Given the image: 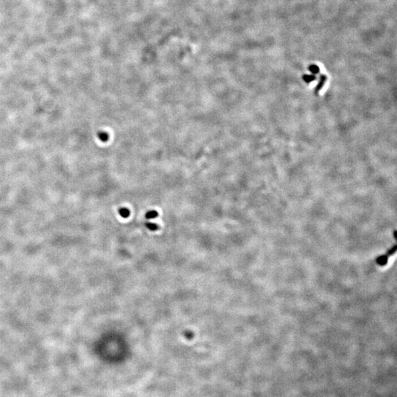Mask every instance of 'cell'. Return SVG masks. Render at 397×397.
<instances>
[{
  "mask_svg": "<svg viewBox=\"0 0 397 397\" xmlns=\"http://www.w3.org/2000/svg\"><path fill=\"white\" fill-rule=\"evenodd\" d=\"M396 249H397L396 245H394L391 249H389L388 252L385 253V255H381V256L377 257V259H376V262H377V264H378L379 266H386L387 263H388V257L391 256L392 255H394V254L396 252Z\"/></svg>",
  "mask_w": 397,
  "mask_h": 397,
  "instance_id": "6da1fadb",
  "label": "cell"
},
{
  "mask_svg": "<svg viewBox=\"0 0 397 397\" xmlns=\"http://www.w3.org/2000/svg\"><path fill=\"white\" fill-rule=\"evenodd\" d=\"M327 75H325V74H321L320 75L319 82H318L317 86H316V87H315V88L314 90L315 94H318V93L320 91L321 89L323 88V87H324V86L325 85V82H327Z\"/></svg>",
  "mask_w": 397,
  "mask_h": 397,
  "instance_id": "7a4b0ae2",
  "label": "cell"
},
{
  "mask_svg": "<svg viewBox=\"0 0 397 397\" xmlns=\"http://www.w3.org/2000/svg\"><path fill=\"white\" fill-rule=\"evenodd\" d=\"M119 213L120 216L122 217V218H128L129 216V215H130V211H129L128 208H121L119 209Z\"/></svg>",
  "mask_w": 397,
  "mask_h": 397,
  "instance_id": "3957f363",
  "label": "cell"
},
{
  "mask_svg": "<svg viewBox=\"0 0 397 397\" xmlns=\"http://www.w3.org/2000/svg\"><path fill=\"white\" fill-rule=\"evenodd\" d=\"M302 79L306 83H310L316 79V77L314 74H304Z\"/></svg>",
  "mask_w": 397,
  "mask_h": 397,
  "instance_id": "277c9868",
  "label": "cell"
},
{
  "mask_svg": "<svg viewBox=\"0 0 397 397\" xmlns=\"http://www.w3.org/2000/svg\"><path fill=\"white\" fill-rule=\"evenodd\" d=\"M98 137L102 142L105 143L107 142L108 139H109V135H108V134L106 133V132H99V133H98Z\"/></svg>",
  "mask_w": 397,
  "mask_h": 397,
  "instance_id": "5b68a950",
  "label": "cell"
},
{
  "mask_svg": "<svg viewBox=\"0 0 397 397\" xmlns=\"http://www.w3.org/2000/svg\"><path fill=\"white\" fill-rule=\"evenodd\" d=\"M308 70L310 71L312 74H314V75L318 74L320 72V69H319V67L317 65H315V64H311L310 65H309Z\"/></svg>",
  "mask_w": 397,
  "mask_h": 397,
  "instance_id": "8992f818",
  "label": "cell"
},
{
  "mask_svg": "<svg viewBox=\"0 0 397 397\" xmlns=\"http://www.w3.org/2000/svg\"><path fill=\"white\" fill-rule=\"evenodd\" d=\"M158 216V213L156 210H150L146 213V218L148 219H153Z\"/></svg>",
  "mask_w": 397,
  "mask_h": 397,
  "instance_id": "52a82bcc",
  "label": "cell"
},
{
  "mask_svg": "<svg viewBox=\"0 0 397 397\" xmlns=\"http://www.w3.org/2000/svg\"><path fill=\"white\" fill-rule=\"evenodd\" d=\"M146 226L149 230H151V231H156V230H158L159 228L158 224L152 223V222H146Z\"/></svg>",
  "mask_w": 397,
  "mask_h": 397,
  "instance_id": "ba28073f",
  "label": "cell"
},
{
  "mask_svg": "<svg viewBox=\"0 0 397 397\" xmlns=\"http://www.w3.org/2000/svg\"><path fill=\"white\" fill-rule=\"evenodd\" d=\"M185 337H187L188 338H191L193 337V333L191 332H188L185 333Z\"/></svg>",
  "mask_w": 397,
  "mask_h": 397,
  "instance_id": "9c48e42d",
  "label": "cell"
}]
</instances>
